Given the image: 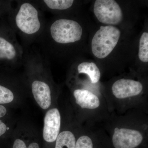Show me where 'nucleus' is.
Wrapping results in <instances>:
<instances>
[{"label":"nucleus","mask_w":148,"mask_h":148,"mask_svg":"<svg viewBox=\"0 0 148 148\" xmlns=\"http://www.w3.org/2000/svg\"><path fill=\"white\" fill-rule=\"evenodd\" d=\"M0 1V15H1V13H2V12L4 11V5Z\"/></svg>","instance_id":"obj_18"},{"label":"nucleus","mask_w":148,"mask_h":148,"mask_svg":"<svg viewBox=\"0 0 148 148\" xmlns=\"http://www.w3.org/2000/svg\"><path fill=\"white\" fill-rule=\"evenodd\" d=\"M12 148H40L38 143H30L28 146L23 140L17 139L14 141Z\"/></svg>","instance_id":"obj_16"},{"label":"nucleus","mask_w":148,"mask_h":148,"mask_svg":"<svg viewBox=\"0 0 148 148\" xmlns=\"http://www.w3.org/2000/svg\"><path fill=\"white\" fill-rule=\"evenodd\" d=\"M93 12L98 21L108 25L119 24L123 18L120 6L114 0H96Z\"/></svg>","instance_id":"obj_4"},{"label":"nucleus","mask_w":148,"mask_h":148,"mask_svg":"<svg viewBox=\"0 0 148 148\" xmlns=\"http://www.w3.org/2000/svg\"><path fill=\"white\" fill-rule=\"evenodd\" d=\"M50 34L56 42L69 44L79 40L82 36V28L76 21L71 19H58L50 27Z\"/></svg>","instance_id":"obj_2"},{"label":"nucleus","mask_w":148,"mask_h":148,"mask_svg":"<svg viewBox=\"0 0 148 148\" xmlns=\"http://www.w3.org/2000/svg\"><path fill=\"white\" fill-rule=\"evenodd\" d=\"M56 141L55 148H75V138L71 131L61 132Z\"/></svg>","instance_id":"obj_12"},{"label":"nucleus","mask_w":148,"mask_h":148,"mask_svg":"<svg viewBox=\"0 0 148 148\" xmlns=\"http://www.w3.org/2000/svg\"><path fill=\"white\" fill-rule=\"evenodd\" d=\"M77 70L79 73L87 75L92 84L97 83L101 78L100 70L97 65L93 62H83L78 65Z\"/></svg>","instance_id":"obj_11"},{"label":"nucleus","mask_w":148,"mask_h":148,"mask_svg":"<svg viewBox=\"0 0 148 148\" xmlns=\"http://www.w3.org/2000/svg\"><path fill=\"white\" fill-rule=\"evenodd\" d=\"M138 56L139 59L142 62H148V32H144L140 38Z\"/></svg>","instance_id":"obj_13"},{"label":"nucleus","mask_w":148,"mask_h":148,"mask_svg":"<svg viewBox=\"0 0 148 148\" xmlns=\"http://www.w3.org/2000/svg\"><path fill=\"white\" fill-rule=\"evenodd\" d=\"M143 136L138 130L118 127L115 128L112 142L115 148H135L142 143Z\"/></svg>","instance_id":"obj_5"},{"label":"nucleus","mask_w":148,"mask_h":148,"mask_svg":"<svg viewBox=\"0 0 148 148\" xmlns=\"http://www.w3.org/2000/svg\"><path fill=\"white\" fill-rule=\"evenodd\" d=\"M44 3L52 10H64L71 8L74 3L73 0H44Z\"/></svg>","instance_id":"obj_14"},{"label":"nucleus","mask_w":148,"mask_h":148,"mask_svg":"<svg viewBox=\"0 0 148 148\" xmlns=\"http://www.w3.org/2000/svg\"><path fill=\"white\" fill-rule=\"evenodd\" d=\"M16 55L15 47L6 37L4 28L0 27V64L13 61Z\"/></svg>","instance_id":"obj_10"},{"label":"nucleus","mask_w":148,"mask_h":148,"mask_svg":"<svg viewBox=\"0 0 148 148\" xmlns=\"http://www.w3.org/2000/svg\"><path fill=\"white\" fill-rule=\"evenodd\" d=\"M75 148H93L92 140L88 136H81L76 142Z\"/></svg>","instance_id":"obj_15"},{"label":"nucleus","mask_w":148,"mask_h":148,"mask_svg":"<svg viewBox=\"0 0 148 148\" xmlns=\"http://www.w3.org/2000/svg\"><path fill=\"white\" fill-rule=\"evenodd\" d=\"M7 113V109L4 106L0 105V118L5 116ZM8 128L5 123L0 120V137L4 135L7 130Z\"/></svg>","instance_id":"obj_17"},{"label":"nucleus","mask_w":148,"mask_h":148,"mask_svg":"<svg viewBox=\"0 0 148 148\" xmlns=\"http://www.w3.org/2000/svg\"><path fill=\"white\" fill-rule=\"evenodd\" d=\"M121 36L119 29L112 25L101 26L92 38L91 50L100 59L106 58L116 46Z\"/></svg>","instance_id":"obj_1"},{"label":"nucleus","mask_w":148,"mask_h":148,"mask_svg":"<svg viewBox=\"0 0 148 148\" xmlns=\"http://www.w3.org/2000/svg\"><path fill=\"white\" fill-rule=\"evenodd\" d=\"M15 22L18 29L27 34H34L40 29L38 10L30 3L21 5L15 17Z\"/></svg>","instance_id":"obj_3"},{"label":"nucleus","mask_w":148,"mask_h":148,"mask_svg":"<svg viewBox=\"0 0 148 148\" xmlns=\"http://www.w3.org/2000/svg\"><path fill=\"white\" fill-rule=\"evenodd\" d=\"M32 91L35 100L41 108L47 110L51 103L50 87L47 84L36 80L32 84Z\"/></svg>","instance_id":"obj_8"},{"label":"nucleus","mask_w":148,"mask_h":148,"mask_svg":"<svg viewBox=\"0 0 148 148\" xmlns=\"http://www.w3.org/2000/svg\"><path fill=\"white\" fill-rule=\"evenodd\" d=\"M76 103L83 109H95L100 105V101L97 95L89 90L76 89L74 91Z\"/></svg>","instance_id":"obj_9"},{"label":"nucleus","mask_w":148,"mask_h":148,"mask_svg":"<svg viewBox=\"0 0 148 148\" xmlns=\"http://www.w3.org/2000/svg\"><path fill=\"white\" fill-rule=\"evenodd\" d=\"M143 89V85L139 82L125 79L116 81L112 87L113 94L118 99L136 96L141 93Z\"/></svg>","instance_id":"obj_7"},{"label":"nucleus","mask_w":148,"mask_h":148,"mask_svg":"<svg viewBox=\"0 0 148 148\" xmlns=\"http://www.w3.org/2000/svg\"><path fill=\"white\" fill-rule=\"evenodd\" d=\"M61 118L58 109L52 108L48 111L45 116L43 137L46 142L56 141L60 132Z\"/></svg>","instance_id":"obj_6"}]
</instances>
